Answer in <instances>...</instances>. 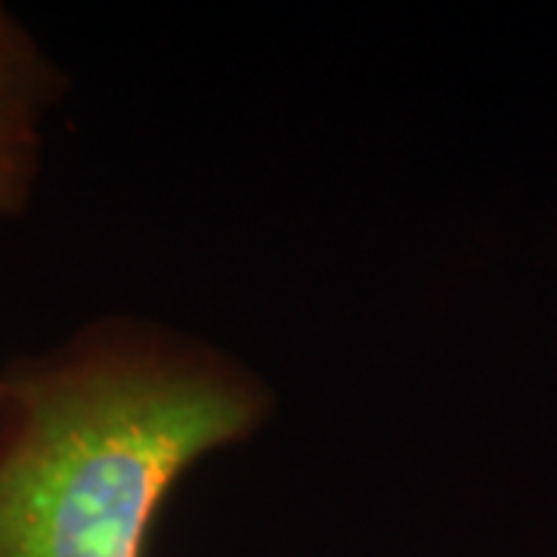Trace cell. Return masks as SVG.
Listing matches in <instances>:
<instances>
[{"label":"cell","mask_w":557,"mask_h":557,"mask_svg":"<svg viewBox=\"0 0 557 557\" xmlns=\"http://www.w3.org/2000/svg\"><path fill=\"white\" fill-rule=\"evenodd\" d=\"M0 397H3V379H0Z\"/></svg>","instance_id":"cell-3"},{"label":"cell","mask_w":557,"mask_h":557,"mask_svg":"<svg viewBox=\"0 0 557 557\" xmlns=\"http://www.w3.org/2000/svg\"><path fill=\"white\" fill-rule=\"evenodd\" d=\"M62 81L22 22L0 7V214H20L40 171L44 115Z\"/></svg>","instance_id":"cell-2"},{"label":"cell","mask_w":557,"mask_h":557,"mask_svg":"<svg viewBox=\"0 0 557 557\" xmlns=\"http://www.w3.org/2000/svg\"><path fill=\"white\" fill-rule=\"evenodd\" d=\"M270 412L245 362L146 319L22 362L0 397V557H146L180 480Z\"/></svg>","instance_id":"cell-1"}]
</instances>
